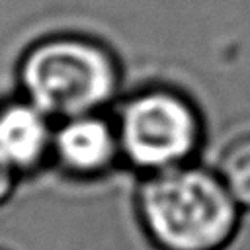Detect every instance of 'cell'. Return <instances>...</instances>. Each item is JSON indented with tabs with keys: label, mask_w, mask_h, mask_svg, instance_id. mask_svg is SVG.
<instances>
[{
	"label": "cell",
	"mask_w": 250,
	"mask_h": 250,
	"mask_svg": "<svg viewBox=\"0 0 250 250\" xmlns=\"http://www.w3.org/2000/svg\"><path fill=\"white\" fill-rule=\"evenodd\" d=\"M137 215L158 250H223L236 234L240 205L217 172L186 162L146 174Z\"/></svg>",
	"instance_id": "6da1fadb"
},
{
	"label": "cell",
	"mask_w": 250,
	"mask_h": 250,
	"mask_svg": "<svg viewBox=\"0 0 250 250\" xmlns=\"http://www.w3.org/2000/svg\"><path fill=\"white\" fill-rule=\"evenodd\" d=\"M23 98L49 117L100 113L119 90V62L100 41L59 33L33 43L18 66Z\"/></svg>",
	"instance_id": "7a4b0ae2"
},
{
	"label": "cell",
	"mask_w": 250,
	"mask_h": 250,
	"mask_svg": "<svg viewBox=\"0 0 250 250\" xmlns=\"http://www.w3.org/2000/svg\"><path fill=\"white\" fill-rule=\"evenodd\" d=\"M115 129L121 156L146 174L189 162L203 133L193 102L168 86L129 96L119 107Z\"/></svg>",
	"instance_id": "3957f363"
},
{
	"label": "cell",
	"mask_w": 250,
	"mask_h": 250,
	"mask_svg": "<svg viewBox=\"0 0 250 250\" xmlns=\"http://www.w3.org/2000/svg\"><path fill=\"white\" fill-rule=\"evenodd\" d=\"M51 158L74 178H98L121 158L115 123L100 113L61 119L53 133Z\"/></svg>",
	"instance_id": "277c9868"
},
{
	"label": "cell",
	"mask_w": 250,
	"mask_h": 250,
	"mask_svg": "<svg viewBox=\"0 0 250 250\" xmlns=\"http://www.w3.org/2000/svg\"><path fill=\"white\" fill-rule=\"evenodd\" d=\"M49 115L27 98L0 104V158L18 174L39 168L53 150Z\"/></svg>",
	"instance_id": "5b68a950"
},
{
	"label": "cell",
	"mask_w": 250,
	"mask_h": 250,
	"mask_svg": "<svg viewBox=\"0 0 250 250\" xmlns=\"http://www.w3.org/2000/svg\"><path fill=\"white\" fill-rule=\"evenodd\" d=\"M217 174L240 209H250V133L232 139L223 148Z\"/></svg>",
	"instance_id": "8992f818"
},
{
	"label": "cell",
	"mask_w": 250,
	"mask_h": 250,
	"mask_svg": "<svg viewBox=\"0 0 250 250\" xmlns=\"http://www.w3.org/2000/svg\"><path fill=\"white\" fill-rule=\"evenodd\" d=\"M16 178L18 172H14L2 158H0V205L12 195L14 188H16Z\"/></svg>",
	"instance_id": "52a82bcc"
},
{
	"label": "cell",
	"mask_w": 250,
	"mask_h": 250,
	"mask_svg": "<svg viewBox=\"0 0 250 250\" xmlns=\"http://www.w3.org/2000/svg\"><path fill=\"white\" fill-rule=\"evenodd\" d=\"M0 250H4V248H0Z\"/></svg>",
	"instance_id": "ba28073f"
}]
</instances>
